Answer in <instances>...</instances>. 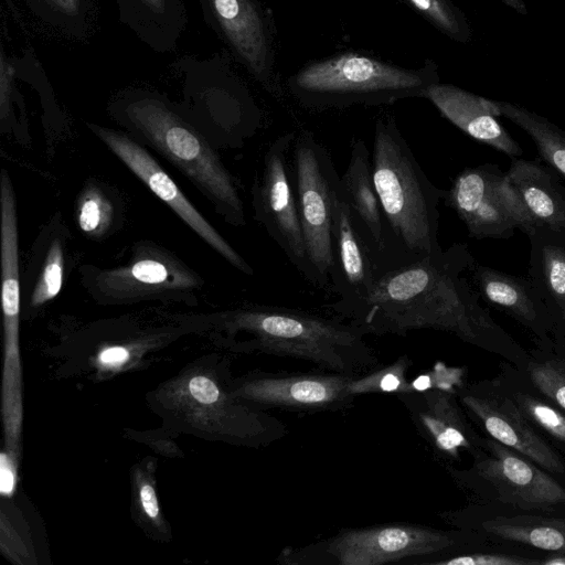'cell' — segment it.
I'll list each match as a JSON object with an SVG mask.
<instances>
[{"label": "cell", "mask_w": 565, "mask_h": 565, "mask_svg": "<svg viewBox=\"0 0 565 565\" xmlns=\"http://www.w3.org/2000/svg\"><path fill=\"white\" fill-rule=\"evenodd\" d=\"M473 265L467 245L456 243L392 269L348 321L367 334L435 330L478 343L490 331V319L463 276Z\"/></svg>", "instance_id": "obj_1"}, {"label": "cell", "mask_w": 565, "mask_h": 565, "mask_svg": "<svg viewBox=\"0 0 565 565\" xmlns=\"http://www.w3.org/2000/svg\"><path fill=\"white\" fill-rule=\"evenodd\" d=\"M109 115L141 145L174 166L233 226L246 225L235 180L184 109L146 87L126 88L108 103Z\"/></svg>", "instance_id": "obj_2"}, {"label": "cell", "mask_w": 565, "mask_h": 565, "mask_svg": "<svg viewBox=\"0 0 565 565\" xmlns=\"http://www.w3.org/2000/svg\"><path fill=\"white\" fill-rule=\"evenodd\" d=\"M231 345L312 363L320 370L361 374L379 365L365 340L367 333L352 322L306 310L253 305L217 315Z\"/></svg>", "instance_id": "obj_3"}, {"label": "cell", "mask_w": 565, "mask_h": 565, "mask_svg": "<svg viewBox=\"0 0 565 565\" xmlns=\"http://www.w3.org/2000/svg\"><path fill=\"white\" fill-rule=\"evenodd\" d=\"M371 166L388 234L403 266L440 250L438 205L445 190L427 178L391 116L375 122Z\"/></svg>", "instance_id": "obj_4"}, {"label": "cell", "mask_w": 565, "mask_h": 565, "mask_svg": "<svg viewBox=\"0 0 565 565\" xmlns=\"http://www.w3.org/2000/svg\"><path fill=\"white\" fill-rule=\"evenodd\" d=\"M438 82V65L433 60L406 68L370 53L345 51L305 64L288 77L287 87L302 106L322 110L422 97Z\"/></svg>", "instance_id": "obj_5"}, {"label": "cell", "mask_w": 565, "mask_h": 565, "mask_svg": "<svg viewBox=\"0 0 565 565\" xmlns=\"http://www.w3.org/2000/svg\"><path fill=\"white\" fill-rule=\"evenodd\" d=\"M451 532L428 525L390 522L341 529L303 546H287L282 565H429L458 546Z\"/></svg>", "instance_id": "obj_6"}, {"label": "cell", "mask_w": 565, "mask_h": 565, "mask_svg": "<svg viewBox=\"0 0 565 565\" xmlns=\"http://www.w3.org/2000/svg\"><path fill=\"white\" fill-rule=\"evenodd\" d=\"M78 273L85 290L104 305L147 300L194 302L205 285L196 270L150 241L137 242L122 265L100 268L84 264Z\"/></svg>", "instance_id": "obj_7"}, {"label": "cell", "mask_w": 565, "mask_h": 565, "mask_svg": "<svg viewBox=\"0 0 565 565\" xmlns=\"http://www.w3.org/2000/svg\"><path fill=\"white\" fill-rule=\"evenodd\" d=\"M298 212L316 286L330 287L334 265V210L340 177L328 150L303 131L292 145Z\"/></svg>", "instance_id": "obj_8"}, {"label": "cell", "mask_w": 565, "mask_h": 565, "mask_svg": "<svg viewBox=\"0 0 565 565\" xmlns=\"http://www.w3.org/2000/svg\"><path fill=\"white\" fill-rule=\"evenodd\" d=\"M295 138L292 131L280 135L266 150L262 170L252 188V205L254 218L263 225L292 266L316 285L298 212L292 167L288 162V151Z\"/></svg>", "instance_id": "obj_9"}, {"label": "cell", "mask_w": 565, "mask_h": 565, "mask_svg": "<svg viewBox=\"0 0 565 565\" xmlns=\"http://www.w3.org/2000/svg\"><path fill=\"white\" fill-rule=\"evenodd\" d=\"M444 201L467 227L472 238L504 239L515 230L529 235L532 222L507 172L494 163H483L461 171L445 191Z\"/></svg>", "instance_id": "obj_10"}, {"label": "cell", "mask_w": 565, "mask_h": 565, "mask_svg": "<svg viewBox=\"0 0 565 565\" xmlns=\"http://www.w3.org/2000/svg\"><path fill=\"white\" fill-rule=\"evenodd\" d=\"M170 67L181 79L186 109H203L239 145L258 129L260 111L225 55H184Z\"/></svg>", "instance_id": "obj_11"}, {"label": "cell", "mask_w": 565, "mask_h": 565, "mask_svg": "<svg viewBox=\"0 0 565 565\" xmlns=\"http://www.w3.org/2000/svg\"><path fill=\"white\" fill-rule=\"evenodd\" d=\"M356 374L331 372L250 373L235 382L232 394L260 409L316 414L352 407L351 382Z\"/></svg>", "instance_id": "obj_12"}, {"label": "cell", "mask_w": 565, "mask_h": 565, "mask_svg": "<svg viewBox=\"0 0 565 565\" xmlns=\"http://www.w3.org/2000/svg\"><path fill=\"white\" fill-rule=\"evenodd\" d=\"M209 28L228 53L267 90H279L275 75L276 28L259 0H196Z\"/></svg>", "instance_id": "obj_13"}, {"label": "cell", "mask_w": 565, "mask_h": 565, "mask_svg": "<svg viewBox=\"0 0 565 565\" xmlns=\"http://www.w3.org/2000/svg\"><path fill=\"white\" fill-rule=\"evenodd\" d=\"M88 129L196 235L228 264L245 275L253 267L188 200L147 149L128 132L88 122Z\"/></svg>", "instance_id": "obj_14"}, {"label": "cell", "mask_w": 565, "mask_h": 565, "mask_svg": "<svg viewBox=\"0 0 565 565\" xmlns=\"http://www.w3.org/2000/svg\"><path fill=\"white\" fill-rule=\"evenodd\" d=\"M381 274L350 205L338 191L334 210V265L330 288L337 299L327 307L349 320L369 299Z\"/></svg>", "instance_id": "obj_15"}, {"label": "cell", "mask_w": 565, "mask_h": 565, "mask_svg": "<svg viewBox=\"0 0 565 565\" xmlns=\"http://www.w3.org/2000/svg\"><path fill=\"white\" fill-rule=\"evenodd\" d=\"M340 185L353 217L375 257L381 277L403 266L391 241L375 190L371 153L362 139H354L351 143L349 163L340 177Z\"/></svg>", "instance_id": "obj_16"}, {"label": "cell", "mask_w": 565, "mask_h": 565, "mask_svg": "<svg viewBox=\"0 0 565 565\" xmlns=\"http://www.w3.org/2000/svg\"><path fill=\"white\" fill-rule=\"evenodd\" d=\"M71 238L70 227L58 211L39 232L21 276V310L25 315L38 313L62 291L71 266Z\"/></svg>", "instance_id": "obj_17"}, {"label": "cell", "mask_w": 565, "mask_h": 565, "mask_svg": "<svg viewBox=\"0 0 565 565\" xmlns=\"http://www.w3.org/2000/svg\"><path fill=\"white\" fill-rule=\"evenodd\" d=\"M395 397L405 407L417 434L438 456L458 459L460 449L471 447L472 433L452 391L434 387L397 393Z\"/></svg>", "instance_id": "obj_18"}, {"label": "cell", "mask_w": 565, "mask_h": 565, "mask_svg": "<svg viewBox=\"0 0 565 565\" xmlns=\"http://www.w3.org/2000/svg\"><path fill=\"white\" fill-rule=\"evenodd\" d=\"M457 396L460 404L501 445L522 454L544 469L565 472V466L557 454L533 430L510 399L490 397L473 390H461Z\"/></svg>", "instance_id": "obj_19"}, {"label": "cell", "mask_w": 565, "mask_h": 565, "mask_svg": "<svg viewBox=\"0 0 565 565\" xmlns=\"http://www.w3.org/2000/svg\"><path fill=\"white\" fill-rule=\"evenodd\" d=\"M13 19L43 39L86 44L98 28V0H4Z\"/></svg>", "instance_id": "obj_20"}, {"label": "cell", "mask_w": 565, "mask_h": 565, "mask_svg": "<svg viewBox=\"0 0 565 565\" xmlns=\"http://www.w3.org/2000/svg\"><path fill=\"white\" fill-rule=\"evenodd\" d=\"M452 125L469 137L513 158L523 153L520 145L499 122L492 99L451 84L435 83L422 95Z\"/></svg>", "instance_id": "obj_21"}, {"label": "cell", "mask_w": 565, "mask_h": 565, "mask_svg": "<svg viewBox=\"0 0 565 565\" xmlns=\"http://www.w3.org/2000/svg\"><path fill=\"white\" fill-rule=\"evenodd\" d=\"M505 172L532 222L533 231H542L565 242V186L557 173L547 164L518 157H513Z\"/></svg>", "instance_id": "obj_22"}, {"label": "cell", "mask_w": 565, "mask_h": 565, "mask_svg": "<svg viewBox=\"0 0 565 565\" xmlns=\"http://www.w3.org/2000/svg\"><path fill=\"white\" fill-rule=\"evenodd\" d=\"M491 459L477 463L478 472L500 491L527 505L565 502V489L552 477L495 441H488Z\"/></svg>", "instance_id": "obj_23"}, {"label": "cell", "mask_w": 565, "mask_h": 565, "mask_svg": "<svg viewBox=\"0 0 565 565\" xmlns=\"http://www.w3.org/2000/svg\"><path fill=\"white\" fill-rule=\"evenodd\" d=\"M119 21L159 54L173 53L188 26L184 0H115Z\"/></svg>", "instance_id": "obj_24"}, {"label": "cell", "mask_w": 565, "mask_h": 565, "mask_svg": "<svg viewBox=\"0 0 565 565\" xmlns=\"http://www.w3.org/2000/svg\"><path fill=\"white\" fill-rule=\"evenodd\" d=\"M472 269L477 288L489 303L533 329L548 320L550 310L530 279L483 265Z\"/></svg>", "instance_id": "obj_25"}, {"label": "cell", "mask_w": 565, "mask_h": 565, "mask_svg": "<svg viewBox=\"0 0 565 565\" xmlns=\"http://www.w3.org/2000/svg\"><path fill=\"white\" fill-rule=\"evenodd\" d=\"M530 239V280L550 312L565 320V242L535 230Z\"/></svg>", "instance_id": "obj_26"}, {"label": "cell", "mask_w": 565, "mask_h": 565, "mask_svg": "<svg viewBox=\"0 0 565 565\" xmlns=\"http://www.w3.org/2000/svg\"><path fill=\"white\" fill-rule=\"evenodd\" d=\"M75 221L86 238L103 241L122 227L124 200L105 182L87 180L75 200Z\"/></svg>", "instance_id": "obj_27"}, {"label": "cell", "mask_w": 565, "mask_h": 565, "mask_svg": "<svg viewBox=\"0 0 565 565\" xmlns=\"http://www.w3.org/2000/svg\"><path fill=\"white\" fill-rule=\"evenodd\" d=\"M499 116L524 130L534 141L540 157L565 179V131L547 118L513 103L492 100Z\"/></svg>", "instance_id": "obj_28"}, {"label": "cell", "mask_w": 565, "mask_h": 565, "mask_svg": "<svg viewBox=\"0 0 565 565\" xmlns=\"http://www.w3.org/2000/svg\"><path fill=\"white\" fill-rule=\"evenodd\" d=\"M482 527L504 540L565 553V520L533 515L495 516L484 521Z\"/></svg>", "instance_id": "obj_29"}, {"label": "cell", "mask_w": 565, "mask_h": 565, "mask_svg": "<svg viewBox=\"0 0 565 565\" xmlns=\"http://www.w3.org/2000/svg\"><path fill=\"white\" fill-rule=\"evenodd\" d=\"M449 39L467 43L471 29L465 13L451 0H399Z\"/></svg>", "instance_id": "obj_30"}, {"label": "cell", "mask_w": 565, "mask_h": 565, "mask_svg": "<svg viewBox=\"0 0 565 565\" xmlns=\"http://www.w3.org/2000/svg\"><path fill=\"white\" fill-rule=\"evenodd\" d=\"M413 365L407 355H401L385 365H377L367 372L354 375L351 382V392L355 397L372 393L411 392L406 374Z\"/></svg>", "instance_id": "obj_31"}, {"label": "cell", "mask_w": 565, "mask_h": 565, "mask_svg": "<svg viewBox=\"0 0 565 565\" xmlns=\"http://www.w3.org/2000/svg\"><path fill=\"white\" fill-rule=\"evenodd\" d=\"M530 375L542 394L565 409V365L553 361L534 364Z\"/></svg>", "instance_id": "obj_32"}, {"label": "cell", "mask_w": 565, "mask_h": 565, "mask_svg": "<svg viewBox=\"0 0 565 565\" xmlns=\"http://www.w3.org/2000/svg\"><path fill=\"white\" fill-rule=\"evenodd\" d=\"M515 401L537 425L555 438L565 441V416L563 414L526 394H518Z\"/></svg>", "instance_id": "obj_33"}, {"label": "cell", "mask_w": 565, "mask_h": 565, "mask_svg": "<svg viewBox=\"0 0 565 565\" xmlns=\"http://www.w3.org/2000/svg\"><path fill=\"white\" fill-rule=\"evenodd\" d=\"M533 563L536 562L516 556L477 553L448 555L430 562L429 565H524Z\"/></svg>", "instance_id": "obj_34"}, {"label": "cell", "mask_w": 565, "mask_h": 565, "mask_svg": "<svg viewBox=\"0 0 565 565\" xmlns=\"http://www.w3.org/2000/svg\"><path fill=\"white\" fill-rule=\"evenodd\" d=\"M17 486L15 456L3 450L0 455V492L2 497H11Z\"/></svg>", "instance_id": "obj_35"}, {"label": "cell", "mask_w": 565, "mask_h": 565, "mask_svg": "<svg viewBox=\"0 0 565 565\" xmlns=\"http://www.w3.org/2000/svg\"><path fill=\"white\" fill-rule=\"evenodd\" d=\"M138 497L146 515L149 519L157 521L160 516V509L153 486L150 482L141 481L139 484Z\"/></svg>", "instance_id": "obj_36"}, {"label": "cell", "mask_w": 565, "mask_h": 565, "mask_svg": "<svg viewBox=\"0 0 565 565\" xmlns=\"http://www.w3.org/2000/svg\"><path fill=\"white\" fill-rule=\"evenodd\" d=\"M129 351L121 345L105 348L98 354V363L107 369H118L128 361Z\"/></svg>", "instance_id": "obj_37"}, {"label": "cell", "mask_w": 565, "mask_h": 565, "mask_svg": "<svg viewBox=\"0 0 565 565\" xmlns=\"http://www.w3.org/2000/svg\"><path fill=\"white\" fill-rule=\"evenodd\" d=\"M500 1L520 14L527 13V9H526V6L523 0H500Z\"/></svg>", "instance_id": "obj_38"}]
</instances>
